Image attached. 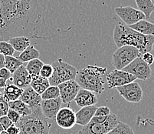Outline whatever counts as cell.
Listing matches in <instances>:
<instances>
[{
  "label": "cell",
  "instance_id": "1",
  "mask_svg": "<svg viewBox=\"0 0 154 134\" xmlns=\"http://www.w3.org/2000/svg\"><path fill=\"white\" fill-rule=\"evenodd\" d=\"M16 36L44 40L54 37L38 0H0V42Z\"/></svg>",
  "mask_w": 154,
  "mask_h": 134
},
{
  "label": "cell",
  "instance_id": "2",
  "mask_svg": "<svg viewBox=\"0 0 154 134\" xmlns=\"http://www.w3.org/2000/svg\"><path fill=\"white\" fill-rule=\"evenodd\" d=\"M113 40L118 48L131 46L137 48L142 56L149 53L154 44L153 36H146L129 27L124 24H118L113 30Z\"/></svg>",
  "mask_w": 154,
  "mask_h": 134
},
{
  "label": "cell",
  "instance_id": "3",
  "mask_svg": "<svg viewBox=\"0 0 154 134\" xmlns=\"http://www.w3.org/2000/svg\"><path fill=\"white\" fill-rule=\"evenodd\" d=\"M107 68L96 65H88L85 68L78 71L75 81L82 89L88 90L94 93H102L104 91L103 77Z\"/></svg>",
  "mask_w": 154,
  "mask_h": 134
},
{
  "label": "cell",
  "instance_id": "4",
  "mask_svg": "<svg viewBox=\"0 0 154 134\" xmlns=\"http://www.w3.org/2000/svg\"><path fill=\"white\" fill-rule=\"evenodd\" d=\"M15 125L20 130L19 134H50V124L42 114L41 106L32 108L30 115L21 117Z\"/></svg>",
  "mask_w": 154,
  "mask_h": 134
},
{
  "label": "cell",
  "instance_id": "5",
  "mask_svg": "<svg viewBox=\"0 0 154 134\" xmlns=\"http://www.w3.org/2000/svg\"><path fill=\"white\" fill-rule=\"evenodd\" d=\"M53 67V73L48 79L50 86L58 87L61 83L70 80H75L78 70L75 66L64 62L59 58L51 64Z\"/></svg>",
  "mask_w": 154,
  "mask_h": 134
},
{
  "label": "cell",
  "instance_id": "6",
  "mask_svg": "<svg viewBox=\"0 0 154 134\" xmlns=\"http://www.w3.org/2000/svg\"><path fill=\"white\" fill-rule=\"evenodd\" d=\"M140 56L141 54L136 47L131 46H121L113 54L112 65L115 70H122L134 60Z\"/></svg>",
  "mask_w": 154,
  "mask_h": 134
},
{
  "label": "cell",
  "instance_id": "7",
  "mask_svg": "<svg viewBox=\"0 0 154 134\" xmlns=\"http://www.w3.org/2000/svg\"><path fill=\"white\" fill-rule=\"evenodd\" d=\"M120 122L115 114L110 113L105 122L98 123L91 121L88 125L83 126L78 132L81 134H107L116 127Z\"/></svg>",
  "mask_w": 154,
  "mask_h": 134
},
{
  "label": "cell",
  "instance_id": "8",
  "mask_svg": "<svg viewBox=\"0 0 154 134\" xmlns=\"http://www.w3.org/2000/svg\"><path fill=\"white\" fill-rule=\"evenodd\" d=\"M122 70L133 75L137 79L143 80V81H146L150 78L151 73H152L150 66L142 60L141 56L137 58Z\"/></svg>",
  "mask_w": 154,
  "mask_h": 134
},
{
  "label": "cell",
  "instance_id": "9",
  "mask_svg": "<svg viewBox=\"0 0 154 134\" xmlns=\"http://www.w3.org/2000/svg\"><path fill=\"white\" fill-rule=\"evenodd\" d=\"M121 96L129 103H140L143 99V90L136 81L116 88Z\"/></svg>",
  "mask_w": 154,
  "mask_h": 134
},
{
  "label": "cell",
  "instance_id": "10",
  "mask_svg": "<svg viewBox=\"0 0 154 134\" xmlns=\"http://www.w3.org/2000/svg\"><path fill=\"white\" fill-rule=\"evenodd\" d=\"M115 12L127 26H131L139 21L146 19V15L139 9L131 6L117 7Z\"/></svg>",
  "mask_w": 154,
  "mask_h": 134
},
{
  "label": "cell",
  "instance_id": "11",
  "mask_svg": "<svg viewBox=\"0 0 154 134\" xmlns=\"http://www.w3.org/2000/svg\"><path fill=\"white\" fill-rule=\"evenodd\" d=\"M106 80L109 89H116L136 81L137 78L124 70H114L107 75Z\"/></svg>",
  "mask_w": 154,
  "mask_h": 134
},
{
  "label": "cell",
  "instance_id": "12",
  "mask_svg": "<svg viewBox=\"0 0 154 134\" xmlns=\"http://www.w3.org/2000/svg\"><path fill=\"white\" fill-rule=\"evenodd\" d=\"M60 92V98L63 103H71L74 101L81 87L75 80L64 82L58 86Z\"/></svg>",
  "mask_w": 154,
  "mask_h": 134
},
{
  "label": "cell",
  "instance_id": "13",
  "mask_svg": "<svg viewBox=\"0 0 154 134\" xmlns=\"http://www.w3.org/2000/svg\"><path fill=\"white\" fill-rule=\"evenodd\" d=\"M55 121L59 127L64 129H70L76 124L75 111L69 107H63L58 111L55 117Z\"/></svg>",
  "mask_w": 154,
  "mask_h": 134
},
{
  "label": "cell",
  "instance_id": "14",
  "mask_svg": "<svg viewBox=\"0 0 154 134\" xmlns=\"http://www.w3.org/2000/svg\"><path fill=\"white\" fill-rule=\"evenodd\" d=\"M62 103L60 97L53 100H42L40 106L42 114L47 119H55L57 113L62 108Z\"/></svg>",
  "mask_w": 154,
  "mask_h": 134
},
{
  "label": "cell",
  "instance_id": "15",
  "mask_svg": "<svg viewBox=\"0 0 154 134\" xmlns=\"http://www.w3.org/2000/svg\"><path fill=\"white\" fill-rule=\"evenodd\" d=\"M12 84L20 89H26L30 86L32 77L29 74L26 68L22 65L18 70L12 73V77L9 80Z\"/></svg>",
  "mask_w": 154,
  "mask_h": 134
},
{
  "label": "cell",
  "instance_id": "16",
  "mask_svg": "<svg viewBox=\"0 0 154 134\" xmlns=\"http://www.w3.org/2000/svg\"><path fill=\"white\" fill-rule=\"evenodd\" d=\"M75 101L78 106L82 108L90 106H95L98 102V99L97 94L93 92L81 88L75 97Z\"/></svg>",
  "mask_w": 154,
  "mask_h": 134
},
{
  "label": "cell",
  "instance_id": "17",
  "mask_svg": "<svg viewBox=\"0 0 154 134\" xmlns=\"http://www.w3.org/2000/svg\"><path fill=\"white\" fill-rule=\"evenodd\" d=\"M19 100L22 101L24 103L29 106L31 109L40 106L42 101L41 95L38 94L30 86L28 87L27 88L24 89L23 93Z\"/></svg>",
  "mask_w": 154,
  "mask_h": 134
},
{
  "label": "cell",
  "instance_id": "18",
  "mask_svg": "<svg viewBox=\"0 0 154 134\" xmlns=\"http://www.w3.org/2000/svg\"><path fill=\"white\" fill-rule=\"evenodd\" d=\"M96 106L82 107L80 110L75 113L76 116V124L82 126H85L91 122V119L94 116L95 112L97 110Z\"/></svg>",
  "mask_w": 154,
  "mask_h": 134
},
{
  "label": "cell",
  "instance_id": "19",
  "mask_svg": "<svg viewBox=\"0 0 154 134\" xmlns=\"http://www.w3.org/2000/svg\"><path fill=\"white\" fill-rule=\"evenodd\" d=\"M23 91V89L19 88L14 84H12V83H7L5 87L4 88L2 96L8 102H12V101L19 100Z\"/></svg>",
  "mask_w": 154,
  "mask_h": 134
},
{
  "label": "cell",
  "instance_id": "20",
  "mask_svg": "<svg viewBox=\"0 0 154 134\" xmlns=\"http://www.w3.org/2000/svg\"><path fill=\"white\" fill-rule=\"evenodd\" d=\"M129 27L146 36H154V24L146 21V19L139 21L137 23L129 26Z\"/></svg>",
  "mask_w": 154,
  "mask_h": 134
},
{
  "label": "cell",
  "instance_id": "21",
  "mask_svg": "<svg viewBox=\"0 0 154 134\" xmlns=\"http://www.w3.org/2000/svg\"><path fill=\"white\" fill-rule=\"evenodd\" d=\"M30 87L38 94L42 95L50 87L49 80H48V79L44 78V77H41V76H38V77L32 79Z\"/></svg>",
  "mask_w": 154,
  "mask_h": 134
},
{
  "label": "cell",
  "instance_id": "22",
  "mask_svg": "<svg viewBox=\"0 0 154 134\" xmlns=\"http://www.w3.org/2000/svg\"><path fill=\"white\" fill-rule=\"evenodd\" d=\"M8 42L12 45L15 51L21 52V53L31 46L30 39L25 36H16V37L11 38Z\"/></svg>",
  "mask_w": 154,
  "mask_h": 134
},
{
  "label": "cell",
  "instance_id": "23",
  "mask_svg": "<svg viewBox=\"0 0 154 134\" xmlns=\"http://www.w3.org/2000/svg\"><path fill=\"white\" fill-rule=\"evenodd\" d=\"M9 106L10 109L16 111L21 116V117L27 116L30 115L32 112V109H31L26 103H24L20 100L9 102Z\"/></svg>",
  "mask_w": 154,
  "mask_h": 134
},
{
  "label": "cell",
  "instance_id": "24",
  "mask_svg": "<svg viewBox=\"0 0 154 134\" xmlns=\"http://www.w3.org/2000/svg\"><path fill=\"white\" fill-rule=\"evenodd\" d=\"M39 56H40V53L38 49H36L33 46H29L26 50H24L23 52L20 53V55L19 56L18 59L23 63H26V62H29L31 60H35V59H38Z\"/></svg>",
  "mask_w": 154,
  "mask_h": 134
},
{
  "label": "cell",
  "instance_id": "25",
  "mask_svg": "<svg viewBox=\"0 0 154 134\" xmlns=\"http://www.w3.org/2000/svg\"><path fill=\"white\" fill-rule=\"evenodd\" d=\"M44 64L45 63L39 59H35V60L28 62V64L26 68L32 79L35 78L38 76H40V71H41Z\"/></svg>",
  "mask_w": 154,
  "mask_h": 134
},
{
  "label": "cell",
  "instance_id": "26",
  "mask_svg": "<svg viewBox=\"0 0 154 134\" xmlns=\"http://www.w3.org/2000/svg\"><path fill=\"white\" fill-rule=\"evenodd\" d=\"M137 8L146 15V19L150 18L151 14L154 11V4L151 0H135Z\"/></svg>",
  "mask_w": 154,
  "mask_h": 134
},
{
  "label": "cell",
  "instance_id": "27",
  "mask_svg": "<svg viewBox=\"0 0 154 134\" xmlns=\"http://www.w3.org/2000/svg\"><path fill=\"white\" fill-rule=\"evenodd\" d=\"M21 66H22V63L18 58L14 56H5V68L12 74Z\"/></svg>",
  "mask_w": 154,
  "mask_h": 134
},
{
  "label": "cell",
  "instance_id": "28",
  "mask_svg": "<svg viewBox=\"0 0 154 134\" xmlns=\"http://www.w3.org/2000/svg\"><path fill=\"white\" fill-rule=\"evenodd\" d=\"M107 134H136L132 128L127 123L120 122L116 127L113 128Z\"/></svg>",
  "mask_w": 154,
  "mask_h": 134
},
{
  "label": "cell",
  "instance_id": "29",
  "mask_svg": "<svg viewBox=\"0 0 154 134\" xmlns=\"http://www.w3.org/2000/svg\"><path fill=\"white\" fill-rule=\"evenodd\" d=\"M42 100H53L60 97V92L59 89L58 87L54 86H50L41 95Z\"/></svg>",
  "mask_w": 154,
  "mask_h": 134
},
{
  "label": "cell",
  "instance_id": "30",
  "mask_svg": "<svg viewBox=\"0 0 154 134\" xmlns=\"http://www.w3.org/2000/svg\"><path fill=\"white\" fill-rule=\"evenodd\" d=\"M15 49L8 41H1L0 42V54L4 56H13Z\"/></svg>",
  "mask_w": 154,
  "mask_h": 134
},
{
  "label": "cell",
  "instance_id": "31",
  "mask_svg": "<svg viewBox=\"0 0 154 134\" xmlns=\"http://www.w3.org/2000/svg\"><path fill=\"white\" fill-rule=\"evenodd\" d=\"M53 73V67L50 64H44L40 71V76L44 78L49 79Z\"/></svg>",
  "mask_w": 154,
  "mask_h": 134
},
{
  "label": "cell",
  "instance_id": "32",
  "mask_svg": "<svg viewBox=\"0 0 154 134\" xmlns=\"http://www.w3.org/2000/svg\"><path fill=\"white\" fill-rule=\"evenodd\" d=\"M7 116L9 117V119L14 124H16L19 121V119H21V116L16 111L13 110L12 109L9 108V111L7 113Z\"/></svg>",
  "mask_w": 154,
  "mask_h": 134
},
{
  "label": "cell",
  "instance_id": "33",
  "mask_svg": "<svg viewBox=\"0 0 154 134\" xmlns=\"http://www.w3.org/2000/svg\"><path fill=\"white\" fill-rule=\"evenodd\" d=\"M111 113L110 109L107 106H100L97 108L94 116H106Z\"/></svg>",
  "mask_w": 154,
  "mask_h": 134
},
{
  "label": "cell",
  "instance_id": "34",
  "mask_svg": "<svg viewBox=\"0 0 154 134\" xmlns=\"http://www.w3.org/2000/svg\"><path fill=\"white\" fill-rule=\"evenodd\" d=\"M0 124L3 128V130L6 131V129L10 127L14 123L9 119V117L7 116H3L0 117Z\"/></svg>",
  "mask_w": 154,
  "mask_h": 134
},
{
  "label": "cell",
  "instance_id": "35",
  "mask_svg": "<svg viewBox=\"0 0 154 134\" xmlns=\"http://www.w3.org/2000/svg\"><path fill=\"white\" fill-rule=\"evenodd\" d=\"M142 60L149 66L152 64L154 62V56L150 53H146L141 56Z\"/></svg>",
  "mask_w": 154,
  "mask_h": 134
},
{
  "label": "cell",
  "instance_id": "36",
  "mask_svg": "<svg viewBox=\"0 0 154 134\" xmlns=\"http://www.w3.org/2000/svg\"><path fill=\"white\" fill-rule=\"evenodd\" d=\"M6 132L8 134H19L20 133V130H19V128L15 125V124H12L10 127H9L6 129Z\"/></svg>",
  "mask_w": 154,
  "mask_h": 134
},
{
  "label": "cell",
  "instance_id": "37",
  "mask_svg": "<svg viewBox=\"0 0 154 134\" xmlns=\"http://www.w3.org/2000/svg\"><path fill=\"white\" fill-rule=\"evenodd\" d=\"M5 67V56L0 54V70Z\"/></svg>",
  "mask_w": 154,
  "mask_h": 134
},
{
  "label": "cell",
  "instance_id": "38",
  "mask_svg": "<svg viewBox=\"0 0 154 134\" xmlns=\"http://www.w3.org/2000/svg\"><path fill=\"white\" fill-rule=\"evenodd\" d=\"M7 84V80L0 77V88H5Z\"/></svg>",
  "mask_w": 154,
  "mask_h": 134
},
{
  "label": "cell",
  "instance_id": "39",
  "mask_svg": "<svg viewBox=\"0 0 154 134\" xmlns=\"http://www.w3.org/2000/svg\"><path fill=\"white\" fill-rule=\"evenodd\" d=\"M3 116H5V114H4V113L2 112V110L1 109V108H0V117Z\"/></svg>",
  "mask_w": 154,
  "mask_h": 134
},
{
  "label": "cell",
  "instance_id": "40",
  "mask_svg": "<svg viewBox=\"0 0 154 134\" xmlns=\"http://www.w3.org/2000/svg\"><path fill=\"white\" fill-rule=\"evenodd\" d=\"M3 131V128H2V126H1V124H0V132H2Z\"/></svg>",
  "mask_w": 154,
  "mask_h": 134
},
{
  "label": "cell",
  "instance_id": "41",
  "mask_svg": "<svg viewBox=\"0 0 154 134\" xmlns=\"http://www.w3.org/2000/svg\"><path fill=\"white\" fill-rule=\"evenodd\" d=\"M0 134H8V133H7V132H6V131L3 130V131H2V132H0Z\"/></svg>",
  "mask_w": 154,
  "mask_h": 134
},
{
  "label": "cell",
  "instance_id": "42",
  "mask_svg": "<svg viewBox=\"0 0 154 134\" xmlns=\"http://www.w3.org/2000/svg\"><path fill=\"white\" fill-rule=\"evenodd\" d=\"M72 134H81V133H79V132H76V133H72Z\"/></svg>",
  "mask_w": 154,
  "mask_h": 134
},
{
  "label": "cell",
  "instance_id": "43",
  "mask_svg": "<svg viewBox=\"0 0 154 134\" xmlns=\"http://www.w3.org/2000/svg\"><path fill=\"white\" fill-rule=\"evenodd\" d=\"M151 1H152V3L154 4V0H151Z\"/></svg>",
  "mask_w": 154,
  "mask_h": 134
},
{
  "label": "cell",
  "instance_id": "44",
  "mask_svg": "<svg viewBox=\"0 0 154 134\" xmlns=\"http://www.w3.org/2000/svg\"><path fill=\"white\" fill-rule=\"evenodd\" d=\"M152 49H153V50H154V44H153V46H152Z\"/></svg>",
  "mask_w": 154,
  "mask_h": 134
},
{
  "label": "cell",
  "instance_id": "45",
  "mask_svg": "<svg viewBox=\"0 0 154 134\" xmlns=\"http://www.w3.org/2000/svg\"><path fill=\"white\" fill-rule=\"evenodd\" d=\"M2 96V93H1V91H0V96Z\"/></svg>",
  "mask_w": 154,
  "mask_h": 134
}]
</instances>
